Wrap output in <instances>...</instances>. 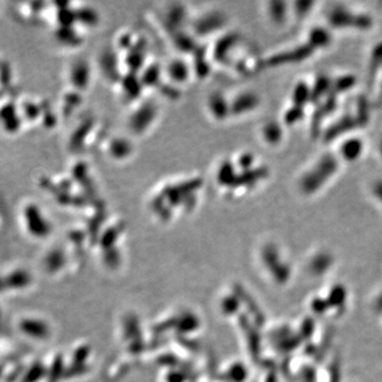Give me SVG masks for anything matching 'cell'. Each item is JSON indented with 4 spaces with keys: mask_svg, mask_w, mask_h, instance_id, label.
Here are the masks:
<instances>
[{
    "mask_svg": "<svg viewBox=\"0 0 382 382\" xmlns=\"http://www.w3.org/2000/svg\"><path fill=\"white\" fill-rule=\"evenodd\" d=\"M328 84H329V82H328L327 79L323 78V79H319L318 80L317 84L315 86V89H314V93H313V96L315 97V98H316V97H318L319 95H321L324 92V90L328 87Z\"/></svg>",
    "mask_w": 382,
    "mask_h": 382,
    "instance_id": "8",
    "label": "cell"
},
{
    "mask_svg": "<svg viewBox=\"0 0 382 382\" xmlns=\"http://www.w3.org/2000/svg\"><path fill=\"white\" fill-rule=\"evenodd\" d=\"M353 82H355V79L350 78V76H347V78H343L341 80H339L337 82V85L336 86H337V88L339 90H343V89H346V88L350 87L353 84Z\"/></svg>",
    "mask_w": 382,
    "mask_h": 382,
    "instance_id": "9",
    "label": "cell"
},
{
    "mask_svg": "<svg viewBox=\"0 0 382 382\" xmlns=\"http://www.w3.org/2000/svg\"><path fill=\"white\" fill-rule=\"evenodd\" d=\"M336 169V161L333 157L327 156L319 163L317 168L304 179L303 187L305 190L313 191L327 178Z\"/></svg>",
    "mask_w": 382,
    "mask_h": 382,
    "instance_id": "1",
    "label": "cell"
},
{
    "mask_svg": "<svg viewBox=\"0 0 382 382\" xmlns=\"http://www.w3.org/2000/svg\"><path fill=\"white\" fill-rule=\"evenodd\" d=\"M352 126H353V122L350 119L344 120L341 123L337 124V126L333 127L327 133V139H331V138L336 137V135H338L339 133H342L343 131L350 129Z\"/></svg>",
    "mask_w": 382,
    "mask_h": 382,
    "instance_id": "4",
    "label": "cell"
},
{
    "mask_svg": "<svg viewBox=\"0 0 382 382\" xmlns=\"http://www.w3.org/2000/svg\"><path fill=\"white\" fill-rule=\"evenodd\" d=\"M361 151V142L359 140H350L343 147V154L347 159H355Z\"/></svg>",
    "mask_w": 382,
    "mask_h": 382,
    "instance_id": "3",
    "label": "cell"
},
{
    "mask_svg": "<svg viewBox=\"0 0 382 382\" xmlns=\"http://www.w3.org/2000/svg\"><path fill=\"white\" fill-rule=\"evenodd\" d=\"M276 8H274V16L275 18H280L283 15V4L282 3H276Z\"/></svg>",
    "mask_w": 382,
    "mask_h": 382,
    "instance_id": "11",
    "label": "cell"
},
{
    "mask_svg": "<svg viewBox=\"0 0 382 382\" xmlns=\"http://www.w3.org/2000/svg\"><path fill=\"white\" fill-rule=\"evenodd\" d=\"M307 97H308L307 86L304 85V84L298 85L296 87L295 94H294V100L296 101V103H298V104L304 103V101L307 99Z\"/></svg>",
    "mask_w": 382,
    "mask_h": 382,
    "instance_id": "5",
    "label": "cell"
},
{
    "mask_svg": "<svg viewBox=\"0 0 382 382\" xmlns=\"http://www.w3.org/2000/svg\"><path fill=\"white\" fill-rule=\"evenodd\" d=\"M329 37L327 35V33L323 30H315L313 33H312V41L315 45H323L326 44L328 41Z\"/></svg>",
    "mask_w": 382,
    "mask_h": 382,
    "instance_id": "6",
    "label": "cell"
},
{
    "mask_svg": "<svg viewBox=\"0 0 382 382\" xmlns=\"http://www.w3.org/2000/svg\"><path fill=\"white\" fill-rule=\"evenodd\" d=\"M375 192H376L377 196L382 200V183H378L375 186Z\"/></svg>",
    "mask_w": 382,
    "mask_h": 382,
    "instance_id": "12",
    "label": "cell"
},
{
    "mask_svg": "<svg viewBox=\"0 0 382 382\" xmlns=\"http://www.w3.org/2000/svg\"><path fill=\"white\" fill-rule=\"evenodd\" d=\"M303 115L302 113V108L301 107H294L291 110H289L288 114L286 115V121L288 123H292L295 120H297L298 118Z\"/></svg>",
    "mask_w": 382,
    "mask_h": 382,
    "instance_id": "7",
    "label": "cell"
},
{
    "mask_svg": "<svg viewBox=\"0 0 382 382\" xmlns=\"http://www.w3.org/2000/svg\"><path fill=\"white\" fill-rule=\"evenodd\" d=\"M267 136L270 140L275 141L279 138V129L276 126H271L267 129Z\"/></svg>",
    "mask_w": 382,
    "mask_h": 382,
    "instance_id": "10",
    "label": "cell"
},
{
    "mask_svg": "<svg viewBox=\"0 0 382 382\" xmlns=\"http://www.w3.org/2000/svg\"><path fill=\"white\" fill-rule=\"evenodd\" d=\"M332 23L336 26H342V25H348V24H355L357 27L361 28H366L370 27L371 25V19L364 17V16H359V17H353L350 16L349 14H347L343 11H337L336 13H333V15L331 17Z\"/></svg>",
    "mask_w": 382,
    "mask_h": 382,
    "instance_id": "2",
    "label": "cell"
}]
</instances>
